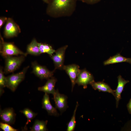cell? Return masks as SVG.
Returning <instances> with one entry per match:
<instances>
[{
	"label": "cell",
	"mask_w": 131,
	"mask_h": 131,
	"mask_svg": "<svg viewBox=\"0 0 131 131\" xmlns=\"http://www.w3.org/2000/svg\"><path fill=\"white\" fill-rule=\"evenodd\" d=\"M77 0H49L46 12L54 17L69 16L75 11Z\"/></svg>",
	"instance_id": "6da1fadb"
},
{
	"label": "cell",
	"mask_w": 131,
	"mask_h": 131,
	"mask_svg": "<svg viewBox=\"0 0 131 131\" xmlns=\"http://www.w3.org/2000/svg\"><path fill=\"white\" fill-rule=\"evenodd\" d=\"M0 52L1 55L4 58L8 56L23 55L26 57L27 54L24 52L11 42H4L1 38Z\"/></svg>",
	"instance_id": "7a4b0ae2"
},
{
	"label": "cell",
	"mask_w": 131,
	"mask_h": 131,
	"mask_svg": "<svg viewBox=\"0 0 131 131\" xmlns=\"http://www.w3.org/2000/svg\"><path fill=\"white\" fill-rule=\"evenodd\" d=\"M26 56L23 55L17 57L8 56L4 58L5 66L4 74H7L13 72L20 67L24 61Z\"/></svg>",
	"instance_id": "3957f363"
},
{
	"label": "cell",
	"mask_w": 131,
	"mask_h": 131,
	"mask_svg": "<svg viewBox=\"0 0 131 131\" xmlns=\"http://www.w3.org/2000/svg\"><path fill=\"white\" fill-rule=\"evenodd\" d=\"M29 67V66H28L24 68L21 72L6 77V87L12 91H14L19 84L24 79Z\"/></svg>",
	"instance_id": "277c9868"
},
{
	"label": "cell",
	"mask_w": 131,
	"mask_h": 131,
	"mask_svg": "<svg viewBox=\"0 0 131 131\" xmlns=\"http://www.w3.org/2000/svg\"><path fill=\"white\" fill-rule=\"evenodd\" d=\"M32 73L40 79H48L52 77L54 70L51 71L45 66L39 65L36 61L32 62Z\"/></svg>",
	"instance_id": "5b68a950"
},
{
	"label": "cell",
	"mask_w": 131,
	"mask_h": 131,
	"mask_svg": "<svg viewBox=\"0 0 131 131\" xmlns=\"http://www.w3.org/2000/svg\"><path fill=\"white\" fill-rule=\"evenodd\" d=\"M68 47L67 45L59 48L55 51V54L50 56L54 64L55 70L57 69L63 70L65 53Z\"/></svg>",
	"instance_id": "8992f818"
},
{
	"label": "cell",
	"mask_w": 131,
	"mask_h": 131,
	"mask_svg": "<svg viewBox=\"0 0 131 131\" xmlns=\"http://www.w3.org/2000/svg\"><path fill=\"white\" fill-rule=\"evenodd\" d=\"M20 29L19 26L12 19L8 18L5 25L4 34L6 38L16 36L20 33Z\"/></svg>",
	"instance_id": "52a82bcc"
},
{
	"label": "cell",
	"mask_w": 131,
	"mask_h": 131,
	"mask_svg": "<svg viewBox=\"0 0 131 131\" xmlns=\"http://www.w3.org/2000/svg\"><path fill=\"white\" fill-rule=\"evenodd\" d=\"M94 81V77L93 75L86 69L80 70L78 76L76 83L79 85L83 86L85 89L87 88V85L90 84Z\"/></svg>",
	"instance_id": "ba28073f"
},
{
	"label": "cell",
	"mask_w": 131,
	"mask_h": 131,
	"mask_svg": "<svg viewBox=\"0 0 131 131\" xmlns=\"http://www.w3.org/2000/svg\"><path fill=\"white\" fill-rule=\"evenodd\" d=\"M63 70H65L69 76L72 84V91L76 83V80L80 70L79 66L75 64L64 65Z\"/></svg>",
	"instance_id": "9c48e42d"
},
{
	"label": "cell",
	"mask_w": 131,
	"mask_h": 131,
	"mask_svg": "<svg viewBox=\"0 0 131 131\" xmlns=\"http://www.w3.org/2000/svg\"><path fill=\"white\" fill-rule=\"evenodd\" d=\"M53 95L54 100L56 107L61 112L65 111L68 107L67 96L60 93L58 90H56Z\"/></svg>",
	"instance_id": "30bf717a"
},
{
	"label": "cell",
	"mask_w": 131,
	"mask_h": 131,
	"mask_svg": "<svg viewBox=\"0 0 131 131\" xmlns=\"http://www.w3.org/2000/svg\"><path fill=\"white\" fill-rule=\"evenodd\" d=\"M0 116L4 123L9 125L13 124L15 121L16 114L12 108H8L0 110Z\"/></svg>",
	"instance_id": "8fae6325"
},
{
	"label": "cell",
	"mask_w": 131,
	"mask_h": 131,
	"mask_svg": "<svg viewBox=\"0 0 131 131\" xmlns=\"http://www.w3.org/2000/svg\"><path fill=\"white\" fill-rule=\"evenodd\" d=\"M42 108L45 109L50 115L55 116L59 115L56 109L51 104L48 94L45 93L42 99Z\"/></svg>",
	"instance_id": "7c38bea8"
},
{
	"label": "cell",
	"mask_w": 131,
	"mask_h": 131,
	"mask_svg": "<svg viewBox=\"0 0 131 131\" xmlns=\"http://www.w3.org/2000/svg\"><path fill=\"white\" fill-rule=\"evenodd\" d=\"M57 81V80L55 78L52 77L48 79L44 86L39 87L38 90L45 93L51 94L53 95L56 90H55V87Z\"/></svg>",
	"instance_id": "4fadbf2b"
},
{
	"label": "cell",
	"mask_w": 131,
	"mask_h": 131,
	"mask_svg": "<svg viewBox=\"0 0 131 131\" xmlns=\"http://www.w3.org/2000/svg\"><path fill=\"white\" fill-rule=\"evenodd\" d=\"M129 81L125 80L121 75L118 77V85L115 90V96L116 100V107H117L120 100L121 99V94L125 85Z\"/></svg>",
	"instance_id": "5bb4252c"
},
{
	"label": "cell",
	"mask_w": 131,
	"mask_h": 131,
	"mask_svg": "<svg viewBox=\"0 0 131 131\" xmlns=\"http://www.w3.org/2000/svg\"><path fill=\"white\" fill-rule=\"evenodd\" d=\"M90 84L94 90L108 92L112 94L114 97L115 96V90H112L108 84L103 82H96L94 81Z\"/></svg>",
	"instance_id": "9a60e30c"
},
{
	"label": "cell",
	"mask_w": 131,
	"mask_h": 131,
	"mask_svg": "<svg viewBox=\"0 0 131 131\" xmlns=\"http://www.w3.org/2000/svg\"><path fill=\"white\" fill-rule=\"evenodd\" d=\"M126 62L131 64V58H127L118 53L112 57H110L103 62L104 65H106L117 63Z\"/></svg>",
	"instance_id": "2e32d148"
},
{
	"label": "cell",
	"mask_w": 131,
	"mask_h": 131,
	"mask_svg": "<svg viewBox=\"0 0 131 131\" xmlns=\"http://www.w3.org/2000/svg\"><path fill=\"white\" fill-rule=\"evenodd\" d=\"M38 42L35 38L33 39L31 42L28 45L26 53L27 55L38 56L41 54L38 45Z\"/></svg>",
	"instance_id": "e0dca14e"
},
{
	"label": "cell",
	"mask_w": 131,
	"mask_h": 131,
	"mask_svg": "<svg viewBox=\"0 0 131 131\" xmlns=\"http://www.w3.org/2000/svg\"><path fill=\"white\" fill-rule=\"evenodd\" d=\"M48 121L36 120L32 128L31 131H45L47 130V125Z\"/></svg>",
	"instance_id": "ac0fdd59"
},
{
	"label": "cell",
	"mask_w": 131,
	"mask_h": 131,
	"mask_svg": "<svg viewBox=\"0 0 131 131\" xmlns=\"http://www.w3.org/2000/svg\"><path fill=\"white\" fill-rule=\"evenodd\" d=\"M38 45L41 54L47 53L51 56L56 51L51 46L48 44L38 42Z\"/></svg>",
	"instance_id": "d6986e66"
},
{
	"label": "cell",
	"mask_w": 131,
	"mask_h": 131,
	"mask_svg": "<svg viewBox=\"0 0 131 131\" xmlns=\"http://www.w3.org/2000/svg\"><path fill=\"white\" fill-rule=\"evenodd\" d=\"M22 113H23L27 118V120L24 129L25 130L27 129L26 126L28 124L29 122L33 119L37 115L35 113L28 108H25L20 111Z\"/></svg>",
	"instance_id": "ffe728a7"
},
{
	"label": "cell",
	"mask_w": 131,
	"mask_h": 131,
	"mask_svg": "<svg viewBox=\"0 0 131 131\" xmlns=\"http://www.w3.org/2000/svg\"><path fill=\"white\" fill-rule=\"evenodd\" d=\"M78 106L79 104L77 102L73 115L71 120L68 124L67 129V131H73L74 130L76 123L75 120L76 114Z\"/></svg>",
	"instance_id": "44dd1931"
},
{
	"label": "cell",
	"mask_w": 131,
	"mask_h": 131,
	"mask_svg": "<svg viewBox=\"0 0 131 131\" xmlns=\"http://www.w3.org/2000/svg\"><path fill=\"white\" fill-rule=\"evenodd\" d=\"M4 71L2 67L0 68V95L3 93L4 90L3 88L6 87V77L4 74Z\"/></svg>",
	"instance_id": "7402d4cb"
},
{
	"label": "cell",
	"mask_w": 131,
	"mask_h": 131,
	"mask_svg": "<svg viewBox=\"0 0 131 131\" xmlns=\"http://www.w3.org/2000/svg\"><path fill=\"white\" fill-rule=\"evenodd\" d=\"M0 128L4 131H17V130L14 128L9 124L5 123H0Z\"/></svg>",
	"instance_id": "603a6c76"
},
{
	"label": "cell",
	"mask_w": 131,
	"mask_h": 131,
	"mask_svg": "<svg viewBox=\"0 0 131 131\" xmlns=\"http://www.w3.org/2000/svg\"><path fill=\"white\" fill-rule=\"evenodd\" d=\"M101 0H77L88 4H94L99 2Z\"/></svg>",
	"instance_id": "cb8c5ba5"
},
{
	"label": "cell",
	"mask_w": 131,
	"mask_h": 131,
	"mask_svg": "<svg viewBox=\"0 0 131 131\" xmlns=\"http://www.w3.org/2000/svg\"><path fill=\"white\" fill-rule=\"evenodd\" d=\"M8 18L5 17H1L0 18V28L2 27L5 23L7 22Z\"/></svg>",
	"instance_id": "d4e9b609"
},
{
	"label": "cell",
	"mask_w": 131,
	"mask_h": 131,
	"mask_svg": "<svg viewBox=\"0 0 131 131\" xmlns=\"http://www.w3.org/2000/svg\"><path fill=\"white\" fill-rule=\"evenodd\" d=\"M128 110L130 113H131V98L127 105Z\"/></svg>",
	"instance_id": "484cf974"
},
{
	"label": "cell",
	"mask_w": 131,
	"mask_h": 131,
	"mask_svg": "<svg viewBox=\"0 0 131 131\" xmlns=\"http://www.w3.org/2000/svg\"><path fill=\"white\" fill-rule=\"evenodd\" d=\"M45 2L48 3L49 2V0H42Z\"/></svg>",
	"instance_id": "4316f807"
}]
</instances>
